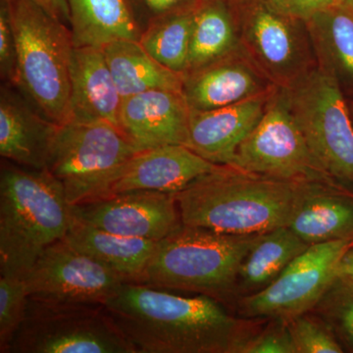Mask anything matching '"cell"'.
<instances>
[{
	"instance_id": "1",
	"label": "cell",
	"mask_w": 353,
	"mask_h": 353,
	"mask_svg": "<svg viewBox=\"0 0 353 353\" xmlns=\"http://www.w3.org/2000/svg\"><path fill=\"white\" fill-rule=\"evenodd\" d=\"M104 309L138 353H243L261 320L236 318L212 297L124 283Z\"/></svg>"
},
{
	"instance_id": "2",
	"label": "cell",
	"mask_w": 353,
	"mask_h": 353,
	"mask_svg": "<svg viewBox=\"0 0 353 353\" xmlns=\"http://www.w3.org/2000/svg\"><path fill=\"white\" fill-rule=\"evenodd\" d=\"M306 182H287L219 165L175 197L183 224L230 234L289 226Z\"/></svg>"
},
{
	"instance_id": "3",
	"label": "cell",
	"mask_w": 353,
	"mask_h": 353,
	"mask_svg": "<svg viewBox=\"0 0 353 353\" xmlns=\"http://www.w3.org/2000/svg\"><path fill=\"white\" fill-rule=\"evenodd\" d=\"M72 221L64 190L48 171L2 164L0 275L24 279L48 246L63 240Z\"/></svg>"
},
{
	"instance_id": "4",
	"label": "cell",
	"mask_w": 353,
	"mask_h": 353,
	"mask_svg": "<svg viewBox=\"0 0 353 353\" xmlns=\"http://www.w3.org/2000/svg\"><path fill=\"white\" fill-rule=\"evenodd\" d=\"M260 234H223L182 223L157 241L139 284L203 294L224 305L236 304L241 262Z\"/></svg>"
},
{
	"instance_id": "5",
	"label": "cell",
	"mask_w": 353,
	"mask_h": 353,
	"mask_svg": "<svg viewBox=\"0 0 353 353\" xmlns=\"http://www.w3.org/2000/svg\"><path fill=\"white\" fill-rule=\"evenodd\" d=\"M15 34V87L55 124L69 120L73 37L71 29L32 0H4Z\"/></svg>"
},
{
	"instance_id": "6",
	"label": "cell",
	"mask_w": 353,
	"mask_h": 353,
	"mask_svg": "<svg viewBox=\"0 0 353 353\" xmlns=\"http://www.w3.org/2000/svg\"><path fill=\"white\" fill-rule=\"evenodd\" d=\"M137 152L115 125L70 120L58 127L44 170L60 183L70 205H78L110 196Z\"/></svg>"
},
{
	"instance_id": "7",
	"label": "cell",
	"mask_w": 353,
	"mask_h": 353,
	"mask_svg": "<svg viewBox=\"0 0 353 353\" xmlns=\"http://www.w3.org/2000/svg\"><path fill=\"white\" fill-rule=\"evenodd\" d=\"M285 88L313 157L330 178L353 192V121L340 85L317 66Z\"/></svg>"
},
{
	"instance_id": "8",
	"label": "cell",
	"mask_w": 353,
	"mask_h": 353,
	"mask_svg": "<svg viewBox=\"0 0 353 353\" xmlns=\"http://www.w3.org/2000/svg\"><path fill=\"white\" fill-rule=\"evenodd\" d=\"M6 353H138L102 305L30 299Z\"/></svg>"
},
{
	"instance_id": "9",
	"label": "cell",
	"mask_w": 353,
	"mask_h": 353,
	"mask_svg": "<svg viewBox=\"0 0 353 353\" xmlns=\"http://www.w3.org/2000/svg\"><path fill=\"white\" fill-rule=\"evenodd\" d=\"M241 48L274 85L289 88L318 66L306 21L265 0H234Z\"/></svg>"
},
{
	"instance_id": "10",
	"label": "cell",
	"mask_w": 353,
	"mask_h": 353,
	"mask_svg": "<svg viewBox=\"0 0 353 353\" xmlns=\"http://www.w3.org/2000/svg\"><path fill=\"white\" fill-rule=\"evenodd\" d=\"M230 166L287 182L338 185L313 157L285 88H276L263 117L239 146Z\"/></svg>"
},
{
	"instance_id": "11",
	"label": "cell",
	"mask_w": 353,
	"mask_h": 353,
	"mask_svg": "<svg viewBox=\"0 0 353 353\" xmlns=\"http://www.w3.org/2000/svg\"><path fill=\"white\" fill-rule=\"evenodd\" d=\"M352 241H336L309 246L259 292L241 297L239 315L246 319H290L312 311L334 278L341 257Z\"/></svg>"
},
{
	"instance_id": "12",
	"label": "cell",
	"mask_w": 353,
	"mask_h": 353,
	"mask_svg": "<svg viewBox=\"0 0 353 353\" xmlns=\"http://www.w3.org/2000/svg\"><path fill=\"white\" fill-rule=\"evenodd\" d=\"M24 280L28 294L34 301L102 306L126 283L64 239L41 253Z\"/></svg>"
},
{
	"instance_id": "13",
	"label": "cell",
	"mask_w": 353,
	"mask_h": 353,
	"mask_svg": "<svg viewBox=\"0 0 353 353\" xmlns=\"http://www.w3.org/2000/svg\"><path fill=\"white\" fill-rule=\"evenodd\" d=\"M75 219L108 233L159 241L182 224L175 194L129 190L71 206Z\"/></svg>"
},
{
	"instance_id": "14",
	"label": "cell",
	"mask_w": 353,
	"mask_h": 353,
	"mask_svg": "<svg viewBox=\"0 0 353 353\" xmlns=\"http://www.w3.org/2000/svg\"><path fill=\"white\" fill-rule=\"evenodd\" d=\"M190 109L183 92L152 90L123 99L119 128L138 152L188 145Z\"/></svg>"
},
{
	"instance_id": "15",
	"label": "cell",
	"mask_w": 353,
	"mask_h": 353,
	"mask_svg": "<svg viewBox=\"0 0 353 353\" xmlns=\"http://www.w3.org/2000/svg\"><path fill=\"white\" fill-rule=\"evenodd\" d=\"M276 88L241 48L183 77V94L190 111L226 108Z\"/></svg>"
},
{
	"instance_id": "16",
	"label": "cell",
	"mask_w": 353,
	"mask_h": 353,
	"mask_svg": "<svg viewBox=\"0 0 353 353\" xmlns=\"http://www.w3.org/2000/svg\"><path fill=\"white\" fill-rule=\"evenodd\" d=\"M275 90L226 108L190 111L188 148L212 163L231 165L239 146L263 117Z\"/></svg>"
},
{
	"instance_id": "17",
	"label": "cell",
	"mask_w": 353,
	"mask_h": 353,
	"mask_svg": "<svg viewBox=\"0 0 353 353\" xmlns=\"http://www.w3.org/2000/svg\"><path fill=\"white\" fill-rule=\"evenodd\" d=\"M13 88L4 83L0 92V155L19 166L43 170L59 125Z\"/></svg>"
},
{
	"instance_id": "18",
	"label": "cell",
	"mask_w": 353,
	"mask_h": 353,
	"mask_svg": "<svg viewBox=\"0 0 353 353\" xmlns=\"http://www.w3.org/2000/svg\"><path fill=\"white\" fill-rule=\"evenodd\" d=\"M218 164L204 159L185 145L158 146L137 152L121 172L111 194L129 190H157L176 194Z\"/></svg>"
},
{
	"instance_id": "19",
	"label": "cell",
	"mask_w": 353,
	"mask_h": 353,
	"mask_svg": "<svg viewBox=\"0 0 353 353\" xmlns=\"http://www.w3.org/2000/svg\"><path fill=\"white\" fill-rule=\"evenodd\" d=\"M123 97L102 50L75 48L71 64L69 120L119 127Z\"/></svg>"
},
{
	"instance_id": "20",
	"label": "cell",
	"mask_w": 353,
	"mask_h": 353,
	"mask_svg": "<svg viewBox=\"0 0 353 353\" xmlns=\"http://www.w3.org/2000/svg\"><path fill=\"white\" fill-rule=\"evenodd\" d=\"M288 227L309 245L353 241V192L334 183L306 182Z\"/></svg>"
},
{
	"instance_id": "21",
	"label": "cell",
	"mask_w": 353,
	"mask_h": 353,
	"mask_svg": "<svg viewBox=\"0 0 353 353\" xmlns=\"http://www.w3.org/2000/svg\"><path fill=\"white\" fill-rule=\"evenodd\" d=\"M306 21L318 66L353 97V12L343 3L321 9Z\"/></svg>"
},
{
	"instance_id": "22",
	"label": "cell",
	"mask_w": 353,
	"mask_h": 353,
	"mask_svg": "<svg viewBox=\"0 0 353 353\" xmlns=\"http://www.w3.org/2000/svg\"><path fill=\"white\" fill-rule=\"evenodd\" d=\"M64 240L101 262L126 283H141L157 241L108 233L74 218Z\"/></svg>"
},
{
	"instance_id": "23",
	"label": "cell",
	"mask_w": 353,
	"mask_h": 353,
	"mask_svg": "<svg viewBox=\"0 0 353 353\" xmlns=\"http://www.w3.org/2000/svg\"><path fill=\"white\" fill-rule=\"evenodd\" d=\"M75 48L104 46L121 41H139L141 31L129 0H67Z\"/></svg>"
},
{
	"instance_id": "24",
	"label": "cell",
	"mask_w": 353,
	"mask_h": 353,
	"mask_svg": "<svg viewBox=\"0 0 353 353\" xmlns=\"http://www.w3.org/2000/svg\"><path fill=\"white\" fill-rule=\"evenodd\" d=\"M240 50L234 0H199L194 8L189 64L185 74Z\"/></svg>"
},
{
	"instance_id": "25",
	"label": "cell",
	"mask_w": 353,
	"mask_h": 353,
	"mask_svg": "<svg viewBox=\"0 0 353 353\" xmlns=\"http://www.w3.org/2000/svg\"><path fill=\"white\" fill-rule=\"evenodd\" d=\"M102 51L123 99L152 90L183 92V76L158 63L139 41L121 39Z\"/></svg>"
},
{
	"instance_id": "26",
	"label": "cell",
	"mask_w": 353,
	"mask_h": 353,
	"mask_svg": "<svg viewBox=\"0 0 353 353\" xmlns=\"http://www.w3.org/2000/svg\"><path fill=\"white\" fill-rule=\"evenodd\" d=\"M309 246L289 227L260 234L241 262L238 277L240 299L268 287Z\"/></svg>"
},
{
	"instance_id": "27",
	"label": "cell",
	"mask_w": 353,
	"mask_h": 353,
	"mask_svg": "<svg viewBox=\"0 0 353 353\" xmlns=\"http://www.w3.org/2000/svg\"><path fill=\"white\" fill-rule=\"evenodd\" d=\"M194 8L155 21L141 32L139 41L158 63L182 76L189 64Z\"/></svg>"
},
{
	"instance_id": "28",
	"label": "cell",
	"mask_w": 353,
	"mask_h": 353,
	"mask_svg": "<svg viewBox=\"0 0 353 353\" xmlns=\"http://www.w3.org/2000/svg\"><path fill=\"white\" fill-rule=\"evenodd\" d=\"M312 312L328 325L343 350L353 352V279L338 274Z\"/></svg>"
},
{
	"instance_id": "29",
	"label": "cell",
	"mask_w": 353,
	"mask_h": 353,
	"mask_svg": "<svg viewBox=\"0 0 353 353\" xmlns=\"http://www.w3.org/2000/svg\"><path fill=\"white\" fill-rule=\"evenodd\" d=\"M296 353H341L345 352L333 331L312 311L288 321Z\"/></svg>"
},
{
	"instance_id": "30",
	"label": "cell",
	"mask_w": 353,
	"mask_h": 353,
	"mask_svg": "<svg viewBox=\"0 0 353 353\" xmlns=\"http://www.w3.org/2000/svg\"><path fill=\"white\" fill-rule=\"evenodd\" d=\"M29 294L24 279L0 276V352L6 353L27 311Z\"/></svg>"
},
{
	"instance_id": "31",
	"label": "cell",
	"mask_w": 353,
	"mask_h": 353,
	"mask_svg": "<svg viewBox=\"0 0 353 353\" xmlns=\"http://www.w3.org/2000/svg\"><path fill=\"white\" fill-rule=\"evenodd\" d=\"M243 353H296L288 321L270 320L266 328L253 334Z\"/></svg>"
},
{
	"instance_id": "32",
	"label": "cell",
	"mask_w": 353,
	"mask_h": 353,
	"mask_svg": "<svg viewBox=\"0 0 353 353\" xmlns=\"http://www.w3.org/2000/svg\"><path fill=\"white\" fill-rule=\"evenodd\" d=\"M0 76L2 82L15 87L17 48L10 15L4 0H0Z\"/></svg>"
},
{
	"instance_id": "33",
	"label": "cell",
	"mask_w": 353,
	"mask_h": 353,
	"mask_svg": "<svg viewBox=\"0 0 353 353\" xmlns=\"http://www.w3.org/2000/svg\"><path fill=\"white\" fill-rule=\"evenodd\" d=\"M199 0H129L141 31L155 21L172 14L190 10Z\"/></svg>"
},
{
	"instance_id": "34",
	"label": "cell",
	"mask_w": 353,
	"mask_h": 353,
	"mask_svg": "<svg viewBox=\"0 0 353 353\" xmlns=\"http://www.w3.org/2000/svg\"><path fill=\"white\" fill-rule=\"evenodd\" d=\"M282 12L306 20L326 7L341 3V0H265Z\"/></svg>"
},
{
	"instance_id": "35",
	"label": "cell",
	"mask_w": 353,
	"mask_h": 353,
	"mask_svg": "<svg viewBox=\"0 0 353 353\" xmlns=\"http://www.w3.org/2000/svg\"><path fill=\"white\" fill-rule=\"evenodd\" d=\"M51 16L64 24L70 23V10L67 0H32Z\"/></svg>"
},
{
	"instance_id": "36",
	"label": "cell",
	"mask_w": 353,
	"mask_h": 353,
	"mask_svg": "<svg viewBox=\"0 0 353 353\" xmlns=\"http://www.w3.org/2000/svg\"><path fill=\"white\" fill-rule=\"evenodd\" d=\"M339 275L353 279V243L341 257L338 266Z\"/></svg>"
},
{
	"instance_id": "37",
	"label": "cell",
	"mask_w": 353,
	"mask_h": 353,
	"mask_svg": "<svg viewBox=\"0 0 353 353\" xmlns=\"http://www.w3.org/2000/svg\"><path fill=\"white\" fill-rule=\"evenodd\" d=\"M341 1L343 6H347V8H350L353 12V0H341Z\"/></svg>"
},
{
	"instance_id": "38",
	"label": "cell",
	"mask_w": 353,
	"mask_h": 353,
	"mask_svg": "<svg viewBox=\"0 0 353 353\" xmlns=\"http://www.w3.org/2000/svg\"><path fill=\"white\" fill-rule=\"evenodd\" d=\"M348 108H350V115H352V119L353 121V99H347Z\"/></svg>"
}]
</instances>
